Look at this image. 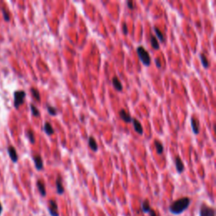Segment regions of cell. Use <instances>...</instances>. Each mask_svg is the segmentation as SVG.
Listing matches in <instances>:
<instances>
[{"label": "cell", "mask_w": 216, "mask_h": 216, "mask_svg": "<svg viewBox=\"0 0 216 216\" xmlns=\"http://www.w3.org/2000/svg\"><path fill=\"white\" fill-rule=\"evenodd\" d=\"M191 199L189 197H185L179 198L177 201L173 202L171 205L169 207V210L172 214H181L185 210L188 209Z\"/></svg>", "instance_id": "1"}, {"label": "cell", "mask_w": 216, "mask_h": 216, "mask_svg": "<svg viewBox=\"0 0 216 216\" xmlns=\"http://www.w3.org/2000/svg\"><path fill=\"white\" fill-rule=\"evenodd\" d=\"M137 54L139 56V60L142 62V63L144 65V66H149L150 63H151V58H150V56L149 53L144 49V46H139L137 47Z\"/></svg>", "instance_id": "2"}, {"label": "cell", "mask_w": 216, "mask_h": 216, "mask_svg": "<svg viewBox=\"0 0 216 216\" xmlns=\"http://www.w3.org/2000/svg\"><path fill=\"white\" fill-rule=\"evenodd\" d=\"M26 96V93L24 91H16L14 93V106L15 109H19V107L24 103V100Z\"/></svg>", "instance_id": "3"}, {"label": "cell", "mask_w": 216, "mask_h": 216, "mask_svg": "<svg viewBox=\"0 0 216 216\" xmlns=\"http://www.w3.org/2000/svg\"><path fill=\"white\" fill-rule=\"evenodd\" d=\"M200 216H215V212L214 209L210 208L207 205L203 204L200 208V213H199Z\"/></svg>", "instance_id": "4"}, {"label": "cell", "mask_w": 216, "mask_h": 216, "mask_svg": "<svg viewBox=\"0 0 216 216\" xmlns=\"http://www.w3.org/2000/svg\"><path fill=\"white\" fill-rule=\"evenodd\" d=\"M48 211L51 216H59L58 208H57V202L53 199H51L48 204Z\"/></svg>", "instance_id": "5"}, {"label": "cell", "mask_w": 216, "mask_h": 216, "mask_svg": "<svg viewBox=\"0 0 216 216\" xmlns=\"http://www.w3.org/2000/svg\"><path fill=\"white\" fill-rule=\"evenodd\" d=\"M8 154L9 156V158L11 159V160L14 162V163H16L19 159V157H18V154H17V151L14 146L12 145H9L8 147Z\"/></svg>", "instance_id": "6"}, {"label": "cell", "mask_w": 216, "mask_h": 216, "mask_svg": "<svg viewBox=\"0 0 216 216\" xmlns=\"http://www.w3.org/2000/svg\"><path fill=\"white\" fill-rule=\"evenodd\" d=\"M191 126H192V129H193V132H194V134L197 135L200 132V123L197 120V118H191Z\"/></svg>", "instance_id": "7"}, {"label": "cell", "mask_w": 216, "mask_h": 216, "mask_svg": "<svg viewBox=\"0 0 216 216\" xmlns=\"http://www.w3.org/2000/svg\"><path fill=\"white\" fill-rule=\"evenodd\" d=\"M175 166H176V169H177V173L180 174V173H182L184 171V169H185L184 164H183L182 160L179 156L175 157Z\"/></svg>", "instance_id": "8"}, {"label": "cell", "mask_w": 216, "mask_h": 216, "mask_svg": "<svg viewBox=\"0 0 216 216\" xmlns=\"http://www.w3.org/2000/svg\"><path fill=\"white\" fill-rule=\"evenodd\" d=\"M132 123H133V129L135 130V132H136L137 133L142 135V134L144 133V129L142 128L140 122L139 121L138 119H136V118H132Z\"/></svg>", "instance_id": "9"}, {"label": "cell", "mask_w": 216, "mask_h": 216, "mask_svg": "<svg viewBox=\"0 0 216 216\" xmlns=\"http://www.w3.org/2000/svg\"><path fill=\"white\" fill-rule=\"evenodd\" d=\"M33 160L35 162V166L37 171H41L43 169V159L40 155H36L33 156Z\"/></svg>", "instance_id": "10"}, {"label": "cell", "mask_w": 216, "mask_h": 216, "mask_svg": "<svg viewBox=\"0 0 216 216\" xmlns=\"http://www.w3.org/2000/svg\"><path fill=\"white\" fill-rule=\"evenodd\" d=\"M119 116H120V118H121L122 121H124L125 122H132V118L131 116L129 115V112H127L124 109H122V110L119 111Z\"/></svg>", "instance_id": "11"}, {"label": "cell", "mask_w": 216, "mask_h": 216, "mask_svg": "<svg viewBox=\"0 0 216 216\" xmlns=\"http://www.w3.org/2000/svg\"><path fill=\"white\" fill-rule=\"evenodd\" d=\"M56 187H57V193L58 194H63L64 193V187L63 185V179L61 176H58L56 179Z\"/></svg>", "instance_id": "12"}, {"label": "cell", "mask_w": 216, "mask_h": 216, "mask_svg": "<svg viewBox=\"0 0 216 216\" xmlns=\"http://www.w3.org/2000/svg\"><path fill=\"white\" fill-rule=\"evenodd\" d=\"M111 83H112V85H113V88L116 90V91H122V83L120 82V80H119V79H118L117 76H114L113 78H112V81H111Z\"/></svg>", "instance_id": "13"}, {"label": "cell", "mask_w": 216, "mask_h": 216, "mask_svg": "<svg viewBox=\"0 0 216 216\" xmlns=\"http://www.w3.org/2000/svg\"><path fill=\"white\" fill-rule=\"evenodd\" d=\"M88 144H89V147H90L93 151H97V150H98V144L96 143L95 139L92 136H90L88 138Z\"/></svg>", "instance_id": "14"}, {"label": "cell", "mask_w": 216, "mask_h": 216, "mask_svg": "<svg viewBox=\"0 0 216 216\" xmlns=\"http://www.w3.org/2000/svg\"><path fill=\"white\" fill-rule=\"evenodd\" d=\"M36 186H37L39 193L41 194V195H42V197H45L46 195V187L44 182H42V180H38L37 182H36Z\"/></svg>", "instance_id": "15"}, {"label": "cell", "mask_w": 216, "mask_h": 216, "mask_svg": "<svg viewBox=\"0 0 216 216\" xmlns=\"http://www.w3.org/2000/svg\"><path fill=\"white\" fill-rule=\"evenodd\" d=\"M43 129H44V132H45L47 135H49V136L54 133V129H53V126H52V124H51L50 122H46Z\"/></svg>", "instance_id": "16"}, {"label": "cell", "mask_w": 216, "mask_h": 216, "mask_svg": "<svg viewBox=\"0 0 216 216\" xmlns=\"http://www.w3.org/2000/svg\"><path fill=\"white\" fill-rule=\"evenodd\" d=\"M154 30H155V32H156V36H157L156 38H158L160 42H163V43H165V42H166V38H165V36H164V34L162 33V31L159 30V28H157V27H155V28H154Z\"/></svg>", "instance_id": "17"}, {"label": "cell", "mask_w": 216, "mask_h": 216, "mask_svg": "<svg viewBox=\"0 0 216 216\" xmlns=\"http://www.w3.org/2000/svg\"><path fill=\"white\" fill-rule=\"evenodd\" d=\"M141 209H142V211L144 213H149L150 211L151 208H150L149 200H144V201L142 202V204H141Z\"/></svg>", "instance_id": "18"}, {"label": "cell", "mask_w": 216, "mask_h": 216, "mask_svg": "<svg viewBox=\"0 0 216 216\" xmlns=\"http://www.w3.org/2000/svg\"><path fill=\"white\" fill-rule=\"evenodd\" d=\"M150 43H151L152 47H153L154 49L158 50L159 48V42H158L157 38L156 37V36H154V35H151V36H150Z\"/></svg>", "instance_id": "19"}, {"label": "cell", "mask_w": 216, "mask_h": 216, "mask_svg": "<svg viewBox=\"0 0 216 216\" xmlns=\"http://www.w3.org/2000/svg\"><path fill=\"white\" fill-rule=\"evenodd\" d=\"M199 57H200V60H201V63H202V64H203V66H204V68H209V61L208 60L207 57L205 56L204 53H200Z\"/></svg>", "instance_id": "20"}, {"label": "cell", "mask_w": 216, "mask_h": 216, "mask_svg": "<svg viewBox=\"0 0 216 216\" xmlns=\"http://www.w3.org/2000/svg\"><path fill=\"white\" fill-rule=\"evenodd\" d=\"M155 145H156L157 154H158V155H161L164 152V146L162 143H160L159 140H155Z\"/></svg>", "instance_id": "21"}, {"label": "cell", "mask_w": 216, "mask_h": 216, "mask_svg": "<svg viewBox=\"0 0 216 216\" xmlns=\"http://www.w3.org/2000/svg\"><path fill=\"white\" fill-rule=\"evenodd\" d=\"M30 93H31L32 96L34 97V99H36L37 101H41V95H40V92H39L37 89H36V88H30Z\"/></svg>", "instance_id": "22"}, {"label": "cell", "mask_w": 216, "mask_h": 216, "mask_svg": "<svg viewBox=\"0 0 216 216\" xmlns=\"http://www.w3.org/2000/svg\"><path fill=\"white\" fill-rule=\"evenodd\" d=\"M30 111H31V114H32L33 117H36V118L40 117V115H41L40 111L38 110L37 108H36V106H35L34 104H30Z\"/></svg>", "instance_id": "23"}, {"label": "cell", "mask_w": 216, "mask_h": 216, "mask_svg": "<svg viewBox=\"0 0 216 216\" xmlns=\"http://www.w3.org/2000/svg\"><path fill=\"white\" fill-rule=\"evenodd\" d=\"M26 136H27V138H28L29 141H30L31 144H35V142H36V139H35L34 133H33V131H32V130H30V129L27 130Z\"/></svg>", "instance_id": "24"}, {"label": "cell", "mask_w": 216, "mask_h": 216, "mask_svg": "<svg viewBox=\"0 0 216 216\" xmlns=\"http://www.w3.org/2000/svg\"><path fill=\"white\" fill-rule=\"evenodd\" d=\"M46 109H47V111H48V113H49L51 116H56L57 114V109H56L55 107H53V106L46 105Z\"/></svg>", "instance_id": "25"}, {"label": "cell", "mask_w": 216, "mask_h": 216, "mask_svg": "<svg viewBox=\"0 0 216 216\" xmlns=\"http://www.w3.org/2000/svg\"><path fill=\"white\" fill-rule=\"evenodd\" d=\"M2 11H3V15H4V20H5L6 22H9V19H10V15H9V13L4 8L2 9Z\"/></svg>", "instance_id": "26"}, {"label": "cell", "mask_w": 216, "mask_h": 216, "mask_svg": "<svg viewBox=\"0 0 216 216\" xmlns=\"http://www.w3.org/2000/svg\"><path fill=\"white\" fill-rule=\"evenodd\" d=\"M122 33L124 35H127L128 34V32H129V29H128V26H127V24H126V22H123L122 23Z\"/></svg>", "instance_id": "27"}, {"label": "cell", "mask_w": 216, "mask_h": 216, "mask_svg": "<svg viewBox=\"0 0 216 216\" xmlns=\"http://www.w3.org/2000/svg\"><path fill=\"white\" fill-rule=\"evenodd\" d=\"M127 5H128V8H129V9H134L133 1H128L127 2Z\"/></svg>", "instance_id": "28"}, {"label": "cell", "mask_w": 216, "mask_h": 216, "mask_svg": "<svg viewBox=\"0 0 216 216\" xmlns=\"http://www.w3.org/2000/svg\"><path fill=\"white\" fill-rule=\"evenodd\" d=\"M156 64L157 66V68H160L161 67V62L159 60V58H156Z\"/></svg>", "instance_id": "29"}, {"label": "cell", "mask_w": 216, "mask_h": 216, "mask_svg": "<svg viewBox=\"0 0 216 216\" xmlns=\"http://www.w3.org/2000/svg\"><path fill=\"white\" fill-rule=\"evenodd\" d=\"M149 215L150 216H158L157 215V214H156V213L155 212V211H154V210H153L152 209H150V211L149 212Z\"/></svg>", "instance_id": "30"}, {"label": "cell", "mask_w": 216, "mask_h": 216, "mask_svg": "<svg viewBox=\"0 0 216 216\" xmlns=\"http://www.w3.org/2000/svg\"><path fill=\"white\" fill-rule=\"evenodd\" d=\"M2 211H3V206H2V204H0V214H1Z\"/></svg>", "instance_id": "31"}, {"label": "cell", "mask_w": 216, "mask_h": 216, "mask_svg": "<svg viewBox=\"0 0 216 216\" xmlns=\"http://www.w3.org/2000/svg\"><path fill=\"white\" fill-rule=\"evenodd\" d=\"M80 119H82V122H84V116H82V117L80 118Z\"/></svg>", "instance_id": "32"}]
</instances>
